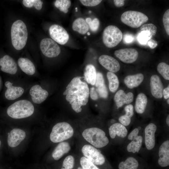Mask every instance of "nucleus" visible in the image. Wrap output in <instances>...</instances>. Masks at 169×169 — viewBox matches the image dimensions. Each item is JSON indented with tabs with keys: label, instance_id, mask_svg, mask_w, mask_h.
Returning <instances> with one entry per match:
<instances>
[{
	"label": "nucleus",
	"instance_id": "nucleus-1",
	"mask_svg": "<svg viewBox=\"0 0 169 169\" xmlns=\"http://www.w3.org/2000/svg\"><path fill=\"white\" fill-rule=\"evenodd\" d=\"M80 76L74 78L66 87L63 93L66 100L76 113L81 112L82 106L86 105L89 100L90 89L86 82L82 81Z\"/></svg>",
	"mask_w": 169,
	"mask_h": 169
},
{
	"label": "nucleus",
	"instance_id": "nucleus-2",
	"mask_svg": "<svg viewBox=\"0 0 169 169\" xmlns=\"http://www.w3.org/2000/svg\"><path fill=\"white\" fill-rule=\"evenodd\" d=\"M12 45L15 49L20 50L25 45L28 33L26 26L22 20H18L13 24L11 31Z\"/></svg>",
	"mask_w": 169,
	"mask_h": 169
},
{
	"label": "nucleus",
	"instance_id": "nucleus-3",
	"mask_svg": "<svg viewBox=\"0 0 169 169\" xmlns=\"http://www.w3.org/2000/svg\"><path fill=\"white\" fill-rule=\"evenodd\" d=\"M34 111V107L29 101L23 100L18 101L11 105L7 109L8 115L15 119L26 118L31 115Z\"/></svg>",
	"mask_w": 169,
	"mask_h": 169
},
{
	"label": "nucleus",
	"instance_id": "nucleus-4",
	"mask_svg": "<svg viewBox=\"0 0 169 169\" xmlns=\"http://www.w3.org/2000/svg\"><path fill=\"white\" fill-rule=\"evenodd\" d=\"M82 136L87 141L97 148L106 146L109 143V140L105 132L102 129L96 127L85 129Z\"/></svg>",
	"mask_w": 169,
	"mask_h": 169
},
{
	"label": "nucleus",
	"instance_id": "nucleus-5",
	"mask_svg": "<svg viewBox=\"0 0 169 169\" xmlns=\"http://www.w3.org/2000/svg\"><path fill=\"white\" fill-rule=\"evenodd\" d=\"M74 134V129L70 124L65 122H60L53 127L50 139L54 143L60 142L70 138Z\"/></svg>",
	"mask_w": 169,
	"mask_h": 169
},
{
	"label": "nucleus",
	"instance_id": "nucleus-6",
	"mask_svg": "<svg viewBox=\"0 0 169 169\" xmlns=\"http://www.w3.org/2000/svg\"><path fill=\"white\" fill-rule=\"evenodd\" d=\"M120 19L125 24L132 28H137L147 22L148 18L141 12L130 10L123 13Z\"/></svg>",
	"mask_w": 169,
	"mask_h": 169
},
{
	"label": "nucleus",
	"instance_id": "nucleus-7",
	"mask_svg": "<svg viewBox=\"0 0 169 169\" xmlns=\"http://www.w3.org/2000/svg\"><path fill=\"white\" fill-rule=\"evenodd\" d=\"M122 38V32L115 26H108L103 31V41L107 47L112 48L116 46L120 42Z\"/></svg>",
	"mask_w": 169,
	"mask_h": 169
},
{
	"label": "nucleus",
	"instance_id": "nucleus-8",
	"mask_svg": "<svg viewBox=\"0 0 169 169\" xmlns=\"http://www.w3.org/2000/svg\"><path fill=\"white\" fill-rule=\"evenodd\" d=\"M81 151L84 156L96 165H102L105 161L104 155L92 146L85 145L82 147Z\"/></svg>",
	"mask_w": 169,
	"mask_h": 169
},
{
	"label": "nucleus",
	"instance_id": "nucleus-9",
	"mask_svg": "<svg viewBox=\"0 0 169 169\" xmlns=\"http://www.w3.org/2000/svg\"><path fill=\"white\" fill-rule=\"evenodd\" d=\"M40 48L43 54L48 58L57 57L61 52L59 45L54 40L49 38H44L41 41Z\"/></svg>",
	"mask_w": 169,
	"mask_h": 169
},
{
	"label": "nucleus",
	"instance_id": "nucleus-10",
	"mask_svg": "<svg viewBox=\"0 0 169 169\" xmlns=\"http://www.w3.org/2000/svg\"><path fill=\"white\" fill-rule=\"evenodd\" d=\"M49 32L52 38L60 44H65L69 39V36L67 31L58 24L52 25L49 29Z\"/></svg>",
	"mask_w": 169,
	"mask_h": 169
},
{
	"label": "nucleus",
	"instance_id": "nucleus-11",
	"mask_svg": "<svg viewBox=\"0 0 169 169\" xmlns=\"http://www.w3.org/2000/svg\"><path fill=\"white\" fill-rule=\"evenodd\" d=\"M115 55L122 62L126 63H131L137 59L138 53L135 49L125 48L115 51Z\"/></svg>",
	"mask_w": 169,
	"mask_h": 169
},
{
	"label": "nucleus",
	"instance_id": "nucleus-12",
	"mask_svg": "<svg viewBox=\"0 0 169 169\" xmlns=\"http://www.w3.org/2000/svg\"><path fill=\"white\" fill-rule=\"evenodd\" d=\"M98 60L100 64L110 72L115 73L120 69L119 62L111 56L102 55L99 57Z\"/></svg>",
	"mask_w": 169,
	"mask_h": 169
},
{
	"label": "nucleus",
	"instance_id": "nucleus-13",
	"mask_svg": "<svg viewBox=\"0 0 169 169\" xmlns=\"http://www.w3.org/2000/svg\"><path fill=\"white\" fill-rule=\"evenodd\" d=\"M156 129V126L153 123L149 124L145 129V143L148 150L152 149L155 146V134Z\"/></svg>",
	"mask_w": 169,
	"mask_h": 169
},
{
	"label": "nucleus",
	"instance_id": "nucleus-14",
	"mask_svg": "<svg viewBox=\"0 0 169 169\" xmlns=\"http://www.w3.org/2000/svg\"><path fill=\"white\" fill-rule=\"evenodd\" d=\"M26 133L23 130L14 128L8 133V143L11 147L18 146L25 138Z\"/></svg>",
	"mask_w": 169,
	"mask_h": 169
},
{
	"label": "nucleus",
	"instance_id": "nucleus-15",
	"mask_svg": "<svg viewBox=\"0 0 169 169\" xmlns=\"http://www.w3.org/2000/svg\"><path fill=\"white\" fill-rule=\"evenodd\" d=\"M150 86L152 95L157 99L162 98L163 96V86L158 76L154 74L151 77Z\"/></svg>",
	"mask_w": 169,
	"mask_h": 169
},
{
	"label": "nucleus",
	"instance_id": "nucleus-16",
	"mask_svg": "<svg viewBox=\"0 0 169 169\" xmlns=\"http://www.w3.org/2000/svg\"><path fill=\"white\" fill-rule=\"evenodd\" d=\"M29 94L33 101L37 104H40L44 101L49 95L47 90L43 89L38 84L35 85L31 88Z\"/></svg>",
	"mask_w": 169,
	"mask_h": 169
},
{
	"label": "nucleus",
	"instance_id": "nucleus-17",
	"mask_svg": "<svg viewBox=\"0 0 169 169\" xmlns=\"http://www.w3.org/2000/svg\"><path fill=\"white\" fill-rule=\"evenodd\" d=\"M1 70L11 74H15L17 71V64L14 59L8 55H5L0 59Z\"/></svg>",
	"mask_w": 169,
	"mask_h": 169
},
{
	"label": "nucleus",
	"instance_id": "nucleus-18",
	"mask_svg": "<svg viewBox=\"0 0 169 169\" xmlns=\"http://www.w3.org/2000/svg\"><path fill=\"white\" fill-rule=\"evenodd\" d=\"M159 158L158 162L161 167H165L169 165V141L163 142L160 146L158 152Z\"/></svg>",
	"mask_w": 169,
	"mask_h": 169
},
{
	"label": "nucleus",
	"instance_id": "nucleus-19",
	"mask_svg": "<svg viewBox=\"0 0 169 169\" xmlns=\"http://www.w3.org/2000/svg\"><path fill=\"white\" fill-rule=\"evenodd\" d=\"M13 83L6 81L5 83L7 89L5 93V98L9 100H13L21 96L24 93L23 88L13 86Z\"/></svg>",
	"mask_w": 169,
	"mask_h": 169
},
{
	"label": "nucleus",
	"instance_id": "nucleus-20",
	"mask_svg": "<svg viewBox=\"0 0 169 169\" xmlns=\"http://www.w3.org/2000/svg\"><path fill=\"white\" fill-rule=\"evenodd\" d=\"M134 95L131 92L126 94L122 90H119L115 94L114 100L117 108L125 104H129L133 100Z\"/></svg>",
	"mask_w": 169,
	"mask_h": 169
},
{
	"label": "nucleus",
	"instance_id": "nucleus-21",
	"mask_svg": "<svg viewBox=\"0 0 169 169\" xmlns=\"http://www.w3.org/2000/svg\"><path fill=\"white\" fill-rule=\"evenodd\" d=\"M94 87L99 97L106 99L108 96V92L105 84L103 76L101 73H97L96 78Z\"/></svg>",
	"mask_w": 169,
	"mask_h": 169
},
{
	"label": "nucleus",
	"instance_id": "nucleus-22",
	"mask_svg": "<svg viewBox=\"0 0 169 169\" xmlns=\"http://www.w3.org/2000/svg\"><path fill=\"white\" fill-rule=\"evenodd\" d=\"M109 133L112 139L115 138L116 136L121 138H124L127 134V130L125 126L120 123H115L111 125L109 128Z\"/></svg>",
	"mask_w": 169,
	"mask_h": 169
},
{
	"label": "nucleus",
	"instance_id": "nucleus-23",
	"mask_svg": "<svg viewBox=\"0 0 169 169\" xmlns=\"http://www.w3.org/2000/svg\"><path fill=\"white\" fill-rule=\"evenodd\" d=\"M71 147L69 143L66 141L60 142L56 147L52 153V156L56 160L61 158L70 151Z\"/></svg>",
	"mask_w": 169,
	"mask_h": 169
},
{
	"label": "nucleus",
	"instance_id": "nucleus-24",
	"mask_svg": "<svg viewBox=\"0 0 169 169\" xmlns=\"http://www.w3.org/2000/svg\"><path fill=\"white\" fill-rule=\"evenodd\" d=\"M18 64L22 71L28 75H33L35 73V68L32 62L29 59L20 58L18 60Z\"/></svg>",
	"mask_w": 169,
	"mask_h": 169
},
{
	"label": "nucleus",
	"instance_id": "nucleus-25",
	"mask_svg": "<svg viewBox=\"0 0 169 169\" xmlns=\"http://www.w3.org/2000/svg\"><path fill=\"white\" fill-rule=\"evenodd\" d=\"M144 78V75L141 73L128 75L125 77L124 82L127 87L132 89L140 85L143 82Z\"/></svg>",
	"mask_w": 169,
	"mask_h": 169
},
{
	"label": "nucleus",
	"instance_id": "nucleus-26",
	"mask_svg": "<svg viewBox=\"0 0 169 169\" xmlns=\"http://www.w3.org/2000/svg\"><path fill=\"white\" fill-rule=\"evenodd\" d=\"M97 72L95 67L89 64L85 67L84 73V78L87 83L94 85L96 78Z\"/></svg>",
	"mask_w": 169,
	"mask_h": 169
},
{
	"label": "nucleus",
	"instance_id": "nucleus-27",
	"mask_svg": "<svg viewBox=\"0 0 169 169\" xmlns=\"http://www.w3.org/2000/svg\"><path fill=\"white\" fill-rule=\"evenodd\" d=\"M147 103L146 95L143 93H140L137 96L135 105V110L138 114L143 113L146 109Z\"/></svg>",
	"mask_w": 169,
	"mask_h": 169
},
{
	"label": "nucleus",
	"instance_id": "nucleus-28",
	"mask_svg": "<svg viewBox=\"0 0 169 169\" xmlns=\"http://www.w3.org/2000/svg\"><path fill=\"white\" fill-rule=\"evenodd\" d=\"M72 28L73 30L82 34L86 33L89 29L88 25L85 21L81 18H78L74 21Z\"/></svg>",
	"mask_w": 169,
	"mask_h": 169
},
{
	"label": "nucleus",
	"instance_id": "nucleus-29",
	"mask_svg": "<svg viewBox=\"0 0 169 169\" xmlns=\"http://www.w3.org/2000/svg\"><path fill=\"white\" fill-rule=\"evenodd\" d=\"M131 141L127 146V151L134 153H138L142 146V137L138 135L132 138Z\"/></svg>",
	"mask_w": 169,
	"mask_h": 169
},
{
	"label": "nucleus",
	"instance_id": "nucleus-30",
	"mask_svg": "<svg viewBox=\"0 0 169 169\" xmlns=\"http://www.w3.org/2000/svg\"><path fill=\"white\" fill-rule=\"evenodd\" d=\"M138 166V161L134 157H130L120 162L118 168L119 169H137Z\"/></svg>",
	"mask_w": 169,
	"mask_h": 169
},
{
	"label": "nucleus",
	"instance_id": "nucleus-31",
	"mask_svg": "<svg viewBox=\"0 0 169 169\" xmlns=\"http://www.w3.org/2000/svg\"><path fill=\"white\" fill-rule=\"evenodd\" d=\"M107 77L109 82V87L110 91L113 93L115 92L119 85V81L117 76L114 73L108 72Z\"/></svg>",
	"mask_w": 169,
	"mask_h": 169
},
{
	"label": "nucleus",
	"instance_id": "nucleus-32",
	"mask_svg": "<svg viewBox=\"0 0 169 169\" xmlns=\"http://www.w3.org/2000/svg\"><path fill=\"white\" fill-rule=\"evenodd\" d=\"M54 5L60 11L67 13L71 5V1L69 0H57L55 2Z\"/></svg>",
	"mask_w": 169,
	"mask_h": 169
},
{
	"label": "nucleus",
	"instance_id": "nucleus-33",
	"mask_svg": "<svg viewBox=\"0 0 169 169\" xmlns=\"http://www.w3.org/2000/svg\"><path fill=\"white\" fill-rule=\"evenodd\" d=\"M158 72L166 80H169V65L164 62L160 63L157 66Z\"/></svg>",
	"mask_w": 169,
	"mask_h": 169
},
{
	"label": "nucleus",
	"instance_id": "nucleus-34",
	"mask_svg": "<svg viewBox=\"0 0 169 169\" xmlns=\"http://www.w3.org/2000/svg\"><path fill=\"white\" fill-rule=\"evenodd\" d=\"M23 3L27 8H30L34 6L36 9L39 10L42 8L43 2L40 0H23Z\"/></svg>",
	"mask_w": 169,
	"mask_h": 169
},
{
	"label": "nucleus",
	"instance_id": "nucleus-35",
	"mask_svg": "<svg viewBox=\"0 0 169 169\" xmlns=\"http://www.w3.org/2000/svg\"><path fill=\"white\" fill-rule=\"evenodd\" d=\"M80 162L82 169H100L96 165L84 156L81 157Z\"/></svg>",
	"mask_w": 169,
	"mask_h": 169
},
{
	"label": "nucleus",
	"instance_id": "nucleus-36",
	"mask_svg": "<svg viewBox=\"0 0 169 169\" xmlns=\"http://www.w3.org/2000/svg\"><path fill=\"white\" fill-rule=\"evenodd\" d=\"M85 21L92 31L95 32L98 30L100 25V22L98 19L96 18L92 20L91 18H87Z\"/></svg>",
	"mask_w": 169,
	"mask_h": 169
},
{
	"label": "nucleus",
	"instance_id": "nucleus-37",
	"mask_svg": "<svg viewBox=\"0 0 169 169\" xmlns=\"http://www.w3.org/2000/svg\"><path fill=\"white\" fill-rule=\"evenodd\" d=\"M152 37L149 32L141 31L137 36V40L141 44H146Z\"/></svg>",
	"mask_w": 169,
	"mask_h": 169
},
{
	"label": "nucleus",
	"instance_id": "nucleus-38",
	"mask_svg": "<svg viewBox=\"0 0 169 169\" xmlns=\"http://www.w3.org/2000/svg\"><path fill=\"white\" fill-rule=\"evenodd\" d=\"M74 164V159L71 155L66 156L64 159L61 169H72Z\"/></svg>",
	"mask_w": 169,
	"mask_h": 169
},
{
	"label": "nucleus",
	"instance_id": "nucleus-39",
	"mask_svg": "<svg viewBox=\"0 0 169 169\" xmlns=\"http://www.w3.org/2000/svg\"><path fill=\"white\" fill-rule=\"evenodd\" d=\"M140 29L141 31H144L149 32L152 37L156 34L157 31V27L152 23L143 24Z\"/></svg>",
	"mask_w": 169,
	"mask_h": 169
},
{
	"label": "nucleus",
	"instance_id": "nucleus-40",
	"mask_svg": "<svg viewBox=\"0 0 169 169\" xmlns=\"http://www.w3.org/2000/svg\"><path fill=\"white\" fill-rule=\"evenodd\" d=\"M163 23L166 32L169 35V9L165 12L163 17Z\"/></svg>",
	"mask_w": 169,
	"mask_h": 169
},
{
	"label": "nucleus",
	"instance_id": "nucleus-41",
	"mask_svg": "<svg viewBox=\"0 0 169 169\" xmlns=\"http://www.w3.org/2000/svg\"><path fill=\"white\" fill-rule=\"evenodd\" d=\"M80 3L84 6L93 7L99 4L102 1L100 0H80Z\"/></svg>",
	"mask_w": 169,
	"mask_h": 169
},
{
	"label": "nucleus",
	"instance_id": "nucleus-42",
	"mask_svg": "<svg viewBox=\"0 0 169 169\" xmlns=\"http://www.w3.org/2000/svg\"><path fill=\"white\" fill-rule=\"evenodd\" d=\"M124 110L125 112V115L131 118L134 115V108L132 105L130 104L126 105L125 107Z\"/></svg>",
	"mask_w": 169,
	"mask_h": 169
},
{
	"label": "nucleus",
	"instance_id": "nucleus-43",
	"mask_svg": "<svg viewBox=\"0 0 169 169\" xmlns=\"http://www.w3.org/2000/svg\"><path fill=\"white\" fill-rule=\"evenodd\" d=\"M120 123L125 126L128 125L131 122V118L125 117L124 115H121L119 118Z\"/></svg>",
	"mask_w": 169,
	"mask_h": 169
},
{
	"label": "nucleus",
	"instance_id": "nucleus-44",
	"mask_svg": "<svg viewBox=\"0 0 169 169\" xmlns=\"http://www.w3.org/2000/svg\"><path fill=\"white\" fill-rule=\"evenodd\" d=\"M134 39L133 35L130 34H125L123 38L124 42L126 44H130L132 42Z\"/></svg>",
	"mask_w": 169,
	"mask_h": 169
},
{
	"label": "nucleus",
	"instance_id": "nucleus-45",
	"mask_svg": "<svg viewBox=\"0 0 169 169\" xmlns=\"http://www.w3.org/2000/svg\"><path fill=\"white\" fill-rule=\"evenodd\" d=\"M90 95L91 98L93 100L98 99L99 96L96 92L94 87H91L90 90Z\"/></svg>",
	"mask_w": 169,
	"mask_h": 169
},
{
	"label": "nucleus",
	"instance_id": "nucleus-46",
	"mask_svg": "<svg viewBox=\"0 0 169 169\" xmlns=\"http://www.w3.org/2000/svg\"><path fill=\"white\" fill-rule=\"evenodd\" d=\"M148 45L151 49H154L157 45V42L153 39H150L147 42Z\"/></svg>",
	"mask_w": 169,
	"mask_h": 169
},
{
	"label": "nucleus",
	"instance_id": "nucleus-47",
	"mask_svg": "<svg viewBox=\"0 0 169 169\" xmlns=\"http://www.w3.org/2000/svg\"><path fill=\"white\" fill-rule=\"evenodd\" d=\"M163 95L165 99H167L169 97V85L165 88L163 89Z\"/></svg>",
	"mask_w": 169,
	"mask_h": 169
},
{
	"label": "nucleus",
	"instance_id": "nucleus-48",
	"mask_svg": "<svg viewBox=\"0 0 169 169\" xmlns=\"http://www.w3.org/2000/svg\"><path fill=\"white\" fill-rule=\"evenodd\" d=\"M114 4L117 7H121L124 5L125 2L122 0H114L113 1Z\"/></svg>",
	"mask_w": 169,
	"mask_h": 169
},
{
	"label": "nucleus",
	"instance_id": "nucleus-49",
	"mask_svg": "<svg viewBox=\"0 0 169 169\" xmlns=\"http://www.w3.org/2000/svg\"><path fill=\"white\" fill-rule=\"evenodd\" d=\"M166 123L168 126H169V115H168L166 118Z\"/></svg>",
	"mask_w": 169,
	"mask_h": 169
},
{
	"label": "nucleus",
	"instance_id": "nucleus-50",
	"mask_svg": "<svg viewBox=\"0 0 169 169\" xmlns=\"http://www.w3.org/2000/svg\"><path fill=\"white\" fill-rule=\"evenodd\" d=\"M87 34L88 35H90V33L89 32H87Z\"/></svg>",
	"mask_w": 169,
	"mask_h": 169
},
{
	"label": "nucleus",
	"instance_id": "nucleus-51",
	"mask_svg": "<svg viewBox=\"0 0 169 169\" xmlns=\"http://www.w3.org/2000/svg\"><path fill=\"white\" fill-rule=\"evenodd\" d=\"M168 99V100H167V104H169V98H168V99Z\"/></svg>",
	"mask_w": 169,
	"mask_h": 169
},
{
	"label": "nucleus",
	"instance_id": "nucleus-52",
	"mask_svg": "<svg viewBox=\"0 0 169 169\" xmlns=\"http://www.w3.org/2000/svg\"><path fill=\"white\" fill-rule=\"evenodd\" d=\"M77 169H82V168L81 167H78Z\"/></svg>",
	"mask_w": 169,
	"mask_h": 169
},
{
	"label": "nucleus",
	"instance_id": "nucleus-53",
	"mask_svg": "<svg viewBox=\"0 0 169 169\" xmlns=\"http://www.w3.org/2000/svg\"><path fill=\"white\" fill-rule=\"evenodd\" d=\"M75 9H76V11L77 12V7Z\"/></svg>",
	"mask_w": 169,
	"mask_h": 169
},
{
	"label": "nucleus",
	"instance_id": "nucleus-54",
	"mask_svg": "<svg viewBox=\"0 0 169 169\" xmlns=\"http://www.w3.org/2000/svg\"><path fill=\"white\" fill-rule=\"evenodd\" d=\"M1 141L0 140V146H1Z\"/></svg>",
	"mask_w": 169,
	"mask_h": 169
}]
</instances>
